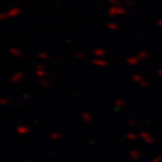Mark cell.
Instances as JSON below:
<instances>
[{"instance_id": "cell-4", "label": "cell", "mask_w": 162, "mask_h": 162, "mask_svg": "<svg viewBox=\"0 0 162 162\" xmlns=\"http://www.w3.org/2000/svg\"><path fill=\"white\" fill-rule=\"evenodd\" d=\"M39 57H42V59H45V57H47V55H46V54H45V53H41V54H39Z\"/></svg>"}, {"instance_id": "cell-1", "label": "cell", "mask_w": 162, "mask_h": 162, "mask_svg": "<svg viewBox=\"0 0 162 162\" xmlns=\"http://www.w3.org/2000/svg\"><path fill=\"white\" fill-rule=\"evenodd\" d=\"M22 14V9L18 8V7H14L11 9H9L6 13H1L0 14V19L4 20V19L7 18H13V17H17Z\"/></svg>"}, {"instance_id": "cell-3", "label": "cell", "mask_w": 162, "mask_h": 162, "mask_svg": "<svg viewBox=\"0 0 162 162\" xmlns=\"http://www.w3.org/2000/svg\"><path fill=\"white\" fill-rule=\"evenodd\" d=\"M23 77H24V75H23V73H17V75H16L13 78V82H17V79H18V81H19L20 79H22V78H23Z\"/></svg>"}, {"instance_id": "cell-2", "label": "cell", "mask_w": 162, "mask_h": 162, "mask_svg": "<svg viewBox=\"0 0 162 162\" xmlns=\"http://www.w3.org/2000/svg\"><path fill=\"white\" fill-rule=\"evenodd\" d=\"M10 52H11L13 55H15V56H22V52H20V50H18V49L13 47V49H10Z\"/></svg>"}]
</instances>
